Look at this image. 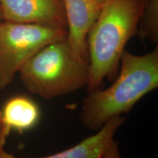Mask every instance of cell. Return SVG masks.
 I'll use <instances>...</instances> for the list:
<instances>
[{
  "label": "cell",
  "mask_w": 158,
  "mask_h": 158,
  "mask_svg": "<svg viewBox=\"0 0 158 158\" xmlns=\"http://www.w3.org/2000/svg\"><path fill=\"white\" fill-rule=\"evenodd\" d=\"M141 0H108L86 38L89 64V92L117 76L120 58L129 40L137 35Z\"/></svg>",
  "instance_id": "7a4b0ae2"
},
{
  "label": "cell",
  "mask_w": 158,
  "mask_h": 158,
  "mask_svg": "<svg viewBox=\"0 0 158 158\" xmlns=\"http://www.w3.org/2000/svg\"><path fill=\"white\" fill-rule=\"evenodd\" d=\"M2 15L1 7H0V23H2Z\"/></svg>",
  "instance_id": "4fadbf2b"
},
{
  "label": "cell",
  "mask_w": 158,
  "mask_h": 158,
  "mask_svg": "<svg viewBox=\"0 0 158 158\" xmlns=\"http://www.w3.org/2000/svg\"><path fill=\"white\" fill-rule=\"evenodd\" d=\"M125 121L121 116H115L99 129L96 134L83 140L70 149L54 155L38 158H102L117 130ZM0 158H20L0 150Z\"/></svg>",
  "instance_id": "52a82bcc"
},
{
  "label": "cell",
  "mask_w": 158,
  "mask_h": 158,
  "mask_svg": "<svg viewBox=\"0 0 158 158\" xmlns=\"http://www.w3.org/2000/svg\"><path fill=\"white\" fill-rule=\"evenodd\" d=\"M2 111L6 125L20 133L32 129L40 118L39 106L25 96H15L7 100Z\"/></svg>",
  "instance_id": "ba28073f"
},
{
  "label": "cell",
  "mask_w": 158,
  "mask_h": 158,
  "mask_svg": "<svg viewBox=\"0 0 158 158\" xmlns=\"http://www.w3.org/2000/svg\"><path fill=\"white\" fill-rule=\"evenodd\" d=\"M67 19V40L77 57L89 62L86 38L102 6L93 0H62Z\"/></svg>",
  "instance_id": "8992f818"
},
{
  "label": "cell",
  "mask_w": 158,
  "mask_h": 158,
  "mask_svg": "<svg viewBox=\"0 0 158 158\" xmlns=\"http://www.w3.org/2000/svg\"><path fill=\"white\" fill-rule=\"evenodd\" d=\"M19 73L29 92L51 99L87 86L89 64L77 57L64 39L49 43L39 50Z\"/></svg>",
  "instance_id": "3957f363"
},
{
  "label": "cell",
  "mask_w": 158,
  "mask_h": 158,
  "mask_svg": "<svg viewBox=\"0 0 158 158\" xmlns=\"http://www.w3.org/2000/svg\"><path fill=\"white\" fill-rule=\"evenodd\" d=\"M2 21L66 29L62 0H0Z\"/></svg>",
  "instance_id": "5b68a950"
},
{
  "label": "cell",
  "mask_w": 158,
  "mask_h": 158,
  "mask_svg": "<svg viewBox=\"0 0 158 158\" xmlns=\"http://www.w3.org/2000/svg\"><path fill=\"white\" fill-rule=\"evenodd\" d=\"M94 2H96L98 5H100V6H102L104 5L105 3L106 2L108 1V0H93Z\"/></svg>",
  "instance_id": "7c38bea8"
},
{
  "label": "cell",
  "mask_w": 158,
  "mask_h": 158,
  "mask_svg": "<svg viewBox=\"0 0 158 158\" xmlns=\"http://www.w3.org/2000/svg\"><path fill=\"white\" fill-rule=\"evenodd\" d=\"M141 17L138 33L143 42L158 41V0H141Z\"/></svg>",
  "instance_id": "9c48e42d"
},
{
  "label": "cell",
  "mask_w": 158,
  "mask_h": 158,
  "mask_svg": "<svg viewBox=\"0 0 158 158\" xmlns=\"http://www.w3.org/2000/svg\"><path fill=\"white\" fill-rule=\"evenodd\" d=\"M102 158H122L117 142L113 140L106 149Z\"/></svg>",
  "instance_id": "8fae6325"
},
{
  "label": "cell",
  "mask_w": 158,
  "mask_h": 158,
  "mask_svg": "<svg viewBox=\"0 0 158 158\" xmlns=\"http://www.w3.org/2000/svg\"><path fill=\"white\" fill-rule=\"evenodd\" d=\"M66 29L32 23H0V90L11 84L31 57L49 43L67 38Z\"/></svg>",
  "instance_id": "277c9868"
},
{
  "label": "cell",
  "mask_w": 158,
  "mask_h": 158,
  "mask_svg": "<svg viewBox=\"0 0 158 158\" xmlns=\"http://www.w3.org/2000/svg\"><path fill=\"white\" fill-rule=\"evenodd\" d=\"M10 131L11 130L6 125L5 122L4 121L2 114L0 110V150L4 149V146H5Z\"/></svg>",
  "instance_id": "30bf717a"
},
{
  "label": "cell",
  "mask_w": 158,
  "mask_h": 158,
  "mask_svg": "<svg viewBox=\"0 0 158 158\" xmlns=\"http://www.w3.org/2000/svg\"><path fill=\"white\" fill-rule=\"evenodd\" d=\"M118 74L106 89L89 92L83 101L81 122L87 129L98 130L106 122L128 113L142 98L158 87V48L144 55L124 50Z\"/></svg>",
  "instance_id": "6da1fadb"
}]
</instances>
